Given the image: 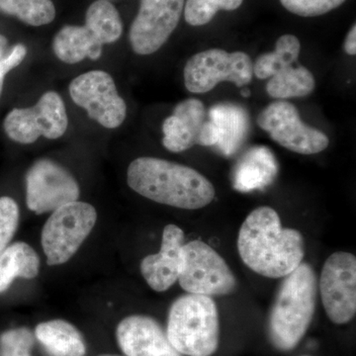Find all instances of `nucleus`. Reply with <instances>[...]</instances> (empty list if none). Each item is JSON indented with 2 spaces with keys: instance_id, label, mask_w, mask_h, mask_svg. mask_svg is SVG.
<instances>
[{
  "instance_id": "obj_11",
  "label": "nucleus",
  "mask_w": 356,
  "mask_h": 356,
  "mask_svg": "<svg viewBox=\"0 0 356 356\" xmlns=\"http://www.w3.org/2000/svg\"><path fill=\"white\" fill-rule=\"evenodd\" d=\"M321 298L327 318L344 325L356 313V257L350 252H337L325 261L321 273Z\"/></svg>"
},
{
  "instance_id": "obj_2",
  "label": "nucleus",
  "mask_w": 356,
  "mask_h": 356,
  "mask_svg": "<svg viewBox=\"0 0 356 356\" xmlns=\"http://www.w3.org/2000/svg\"><path fill=\"white\" fill-rule=\"evenodd\" d=\"M127 182L143 197L180 209H201L216 195L214 185L202 173L149 156L134 159L128 168Z\"/></svg>"
},
{
  "instance_id": "obj_26",
  "label": "nucleus",
  "mask_w": 356,
  "mask_h": 356,
  "mask_svg": "<svg viewBox=\"0 0 356 356\" xmlns=\"http://www.w3.org/2000/svg\"><path fill=\"white\" fill-rule=\"evenodd\" d=\"M172 114L184 122L195 140V145H199V138L207 121L203 103L195 98H189L178 103Z\"/></svg>"
},
{
  "instance_id": "obj_4",
  "label": "nucleus",
  "mask_w": 356,
  "mask_h": 356,
  "mask_svg": "<svg viewBox=\"0 0 356 356\" xmlns=\"http://www.w3.org/2000/svg\"><path fill=\"white\" fill-rule=\"evenodd\" d=\"M166 336L182 355L211 356L219 346V313L212 297L184 295L173 302Z\"/></svg>"
},
{
  "instance_id": "obj_13",
  "label": "nucleus",
  "mask_w": 356,
  "mask_h": 356,
  "mask_svg": "<svg viewBox=\"0 0 356 356\" xmlns=\"http://www.w3.org/2000/svg\"><path fill=\"white\" fill-rule=\"evenodd\" d=\"M184 8V0H140L129 33L133 51L140 56L158 51L177 29Z\"/></svg>"
},
{
  "instance_id": "obj_31",
  "label": "nucleus",
  "mask_w": 356,
  "mask_h": 356,
  "mask_svg": "<svg viewBox=\"0 0 356 356\" xmlns=\"http://www.w3.org/2000/svg\"><path fill=\"white\" fill-rule=\"evenodd\" d=\"M344 51L350 56H355L356 54V26H353L350 31L346 36V42H344Z\"/></svg>"
},
{
  "instance_id": "obj_32",
  "label": "nucleus",
  "mask_w": 356,
  "mask_h": 356,
  "mask_svg": "<svg viewBox=\"0 0 356 356\" xmlns=\"http://www.w3.org/2000/svg\"><path fill=\"white\" fill-rule=\"evenodd\" d=\"M7 44H8V41H7L6 37L3 36V35H0V60L6 57Z\"/></svg>"
},
{
  "instance_id": "obj_9",
  "label": "nucleus",
  "mask_w": 356,
  "mask_h": 356,
  "mask_svg": "<svg viewBox=\"0 0 356 356\" xmlns=\"http://www.w3.org/2000/svg\"><path fill=\"white\" fill-rule=\"evenodd\" d=\"M69 92L74 104L103 128H119L127 117V104L113 77L104 70H90L76 76L70 83Z\"/></svg>"
},
{
  "instance_id": "obj_28",
  "label": "nucleus",
  "mask_w": 356,
  "mask_h": 356,
  "mask_svg": "<svg viewBox=\"0 0 356 356\" xmlns=\"http://www.w3.org/2000/svg\"><path fill=\"white\" fill-rule=\"evenodd\" d=\"M346 0H280L289 13L302 17H316L334 10Z\"/></svg>"
},
{
  "instance_id": "obj_29",
  "label": "nucleus",
  "mask_w": 356,
  "mask_h": 356,
  "mask_svg": "<svg viewBox=\"0 0 356 356\" xmlns=\"http://www.w3.org/2000/svg\"><path fill=\"white\" fill-rule=\"evenodd\" d=\"M19 208L10 197H0V254L3 252L17 229Z\"/></svg>"
},
{
  "instance_id": "obj_18",
  "label": "nucleus",
  "mask_w": 356,
  "mask_h": 356,
  "mask_svg": "<svg viewBox=\"0 0 356 356\" xmlns=\"http://www.w3.org/2000/svg\"><path fill=\"white\" fill-rule=\"evenodd\" d=\"M218 131L216 146L224 156H233L242 147L248 132V115L238 105L217 104L209 110Z\"/></svg>"
},
{
  "instance_id": "obj_10",
  "label": "nucleus",
  "mask_w": 356,
  "mask_h": 356,
  "mask_svg": "<svg viewBox=\"0 0 356 356\" xmlns=\"http://www.w3.org/2000/svg\"><path fill=\"white\" fill-rule=\"evenodd\" d=\"M257 124L271 139L293 153L316 154L330 145L325 133L304 123L298 109L284 100L273 102L262 110Z\"/></svg>"
},
{
  "instance_id": "obj_27",
  "label": "nucleus",
  "mask_w": 356,
  "mask_h": 356,
  "mask_svg": "<svg viewBox=\"0 0 356 356\" xmlns=\"http://www.w3.org/2000/svg\"><path fill=\"white\" fill-rule=\"evenodd\" d=\"M34 334L29 329L9 330L0 336L1 356H31Z\"/></svg>"
},
{
  "instance_id": "obj_35",
  "label": "nucleus",
  "mask_w": 356,
  "mask_h": 356,
  "mask_svg": "<svg viewBox=\"0 0 356 356\" xmlns=\"http://www.w3.org/2000/svg\"><path fill=\"white\" fill-rule=\"evenodd\" d=\"M301 356H310V355H301Z\"/></svg>"
},
{
  "instance_id": "obj_14",
  "label": "nucleus",
  "mask_w": 356,
  "mask_h": 356,
  "mask_svg": "<svg viewBox=\"0 0 356 356\" xmlns=\"http://www.w3.org/2000/svg\"><path fill=\"white\" fill-rule=\"evenodd\" d=\"M184 231L175 225H168L163 229L161 250L140 262L143 277L154 291H166L179 278L184 266Z\"/></svg>"
},
{
  "instance_id": "obj_7",
  "label": "nucleus",
  "mask_w": 356,
  "mask_h": 356,
  "mask_svg": "<svg viewBox=\"0 0 356 356\" xmlns=\"http://www.w3.org/2000/svg\"><path fill=\"white\" fill-rule=\"evenodd\" d=\"M184 266L178 281L184 291L208 297L226 296L235 291V275L208 243L191 241L184 245Z\"/></svg>"
},
{
  "instance_id": "obj_8",
  "label": "nucleus",
  "mask_w": 356,
  "mask_h": 356,
  "mask_svg": "<svg viewBox=\"0 0 356 356\" xmlns=\"http://www.w3.org/2000/svg\"><path fill=\"white\" fill-rule=\"evenodd\" d=\"M67 127V108L56 91H47L31 107L11 110L3 121L4 132L9 139L22 145L33 144L40 137L60 139Z\"/></svg>"
},
{
  "instance_id": "obj_34",
  "label": "nucleus",
  "mask_w": 356,
  "mask_h": 356,
  "mask_svg": "<svg viewBox=\"0 0 356 356\" xmlns=\"http://www.w3.org/2000/svg\"><path fill=\"white\" fill-rule=\"evenodd\" d=\"M98 356H120V355H102Z\"/></svg>"
},
{
  "instance_id": "obj_12",
  "label": "nucleus",
  "mask_w": 356,
  "mask_h": 356,
  "mask_svg": "<svg viewBox=\"0 0 356 356\" xmlns=\"http://www.w3.org/2000/svg\"><path fill=\"white\" fill-rule=\"evenodd\" d=\"M79 197L76 178L51 159H39L26 175V202L37 214L53 212Z\"/></svg>"
},
{
  "instance_id": "obj_33",
  "label": "nucleus",
  "mask_w": 356,
  "mask_h": 356,
  "mask_svg": "<svg viewBox=\"0 0 356 356\" xmlns=\"http://www.w3.org/2000/svg\"><path fill=\"white\" fill-rule=\"evenodd\" d=\"M242 95L243 96V97H250V89H247V88L243 89Z\"/></svg>"
},
{
  "instance_id": "obj_5",
  "label": "nucleus",
  "mask_w": 356,
  "mask_h": 356,
  "mask_svg": "<svg viewBox=\"0 0 356 356\" xmlns=\"http://www.w3.org/2000/svg\"><path fill=\"white\" fill-rule=\"evenodd\" d=\"M97 220L90 204L74 201L57 210L44 224L42 245L49 266H60L69 261L92 231Z\"/></svg>"
},
{
  "instance_id": "obj_15",
  "label": "nucleus",
  "mask_w": 356,
  "mask_h": 356,
  "mask_svg": "<svg viewBox=\"0 0 356 356\" xmlns=\"http://www.w3.org/2000/svg\"><path fill=\"white\" fill-rule=\"evenodd\" d=\"M116 337L126 356H182L159 323L147 316L124 318L117 327Z\"/></svg>"
},
{
  "instance_id": "obj_1",
  "label": "nucleus",
  "mask_w": 356,
  "mask_h": 356,
  "mask_svg": "<svg viewBox=\"0 0 356 356\" xmlns=\"http://www.w3.org/2000/svg\"><path fill=\"white\" fill-rule=\"evenodd\" d=\"M238 250L243 264L267 278H283L305 257V243L299 231L283 228L278 213L261 206L248 215L241 226Z\"/></svg>"
},
{
  "instance_id": "obj_25",
  "label": "nucleus",
  "mask_w": 356,
  "mask_h": 356,
  "mask_svg": "<svg viewBox=\"0 0 356 356\" xmlns=\"http://www.w3.org/2000/svg\"><path fill=\"white\" fill-rule=\"evenodd\" d=\"M243 0H186L184 17L191 26H203L212 21L219 10L233 11Z\"/></svg>"
},
{
  "instance_id": "obj_20",
  "label": "nucleus",
  "mask_w": 356,
  "mask_h": 356,
  "mask_svg": "<svg viewBox=\"0 0 356 356\" xmlns=\"http://www.w3.org/2000/svg\"><path fill=\"white\" fill-rule=\"evenodd\" d=\"M40 259L26 243L9 245L0 254V293L6 291L15 278L32 280L39 273Z\"/></svg>"
},
{
  "instance_id": "obj_21",
  "label": "nucleus",
  "mask_w": 356,
  "mask_h": 356,
  "mask_svg": "<svg viewBox=\"0 0 356 356\" xmlns=\"http://www.w3.org/2000/svg\"><path fill=\"white\" fill-rule=\"evenodd\" d=\"M315 86V77L310 70L302 65H290L269 79L266 91L270 97L283 100L311 95Z\"/></svg>"
},
{
  "instance_id": "obj_16",
  "label": "nucleus",
  "mask_w": 356,
  "mask_h": 356,
  "mask_svg": "<svg viewBox=\"0 0 356 356\" xmlns=\"http://www.w3.org/2000/svg\"><path fill=\"white\" fill-rule=\"evenodd\" d=\"M277 173V161L273 152L266 147H252L234 170V188L240 192L261 191L273 184Z\"/></svg>"
},
{
  "instance_id": "obj_6",
  "label": "nucleus",
  "mask_w": 356,
  "mask_h": 356,
  "mask_svg": "<svg viewBox=\"0 0 356 356\" xmlns=\"http://www.w3.org/2000/svg\"><path fill=\"white\" fill-rule=\"evenodd\" d=\"M184 84L192 93H206L222 81L247 86L254 76V63L243 51L210 49L192 56L184 70Z\"/></svg>"
},
{
  "instance_id": "obj_3",
  "label": "nucleus",
  "mask_w": 356,
  "mask_h": 356,
  "mask_svg": "<svg viewBox=\"0 0 356 356\" xmlns=\"http://www.w3.org/2000/svg\"><path fill=\"white\" fill-rule=\"evenodd\" d=\"M318 281L310 264H301L285 276L268 318L274 348L289 351L298 346L310 327L317 303Z\"/></svg>"
},
{
  "instance_id": "obj_22",
  "label": "nucleus",
  "mask_w": 356,
  "mask_h": 356,
  "mask_svg": "<svg viewBox=\"0 0 356 356\" xmlns=\"http://www.w3.org/2000/svg\"><path fill=\"white\" fill-rule=\"evenodd\" d=\"M301 44L294 35H283L277 40L275 50L264 54L254 63V74L257 79H270L285 67L298 62Z\"/></svg>"
},
{
  "instance_id": "obj_24",
  "label": "nucleus",
  "mask_w": 356,
  "mask_h": 356,
  "mask_svg": "<svg viewBox=\"0 0 356 356\" xmlns=\"http://www.w3.org/2000/svg\"><path fill=\"white\" fill-rule=\"evenodd\" d=\"M0 13L38 27L55 19L56 7L51 0H0Z\"/></svg>"
},
{
  "instance_id": "obj_23",
  "label": "nucleus",
  "mask_w": 356,
  "mask_h": 356,
  "mask_svg": "<svg viewBox=\"0 0 356 356\" xmlns=\"http://www.w3.org/2000/svg\"><path fill=\"white\" fill-rule=\"evenodd\" d=\"M84 26L103 44L115 43L123 33L120 14L107 0H97L88 7Z\"/></svg>"
},
{
  "instance_id": "obj_17",
  "label": "nucleus",
  "mask_w": 356,
  "mask_h": 356,
  "mask_svg": "<svg viewBox=\"0 0 356 356\" xmlns=\"http://www.w3.org/2000/svg\"><path fill=\"white\" fill-rule=\"evenodd\" d=\"M56 57L65 64L74 65L86 58L99 60L103 44L86 26H65L53 41Z\"/></svg>"
},
{
  "instance_id": "obj_19",
  "label": "nucleus",
  "mask_w": 356,
  "mask_h": 356,
  "mask_svg": "<svg viewBox=\"0 0 356 356\" xmlns=\"http://www.w3.org/2000/svg\"><path fill=\"white\" fill-rule=\"evenodd\" d=\"M35 336L53 356H84L86 348L81 332L64 320L41 323Z\"/></svg>"
},
{
  "instance_id": "obj_30",
  "label": "nucleus",
  "mask_w": 356,
  "mask_h": 356,
  "mask_svg": "<svg viewBox=\"0 0 356 356\" xmlns=\"http://www.w3.org/2000/svg\"><path fill=\"white\" fill-rule=\"evenodd\" d=\"M27 56V48L22 44H15L6 57L0 60V96L3 91L4 79L11 70L17 67Z\"/></svg>"
}]
</instances>
